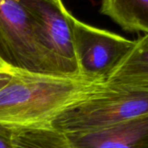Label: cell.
<instances>
[{"label": "cell", "instance_id": "cell-1", "mask_svg": "<svg viewBox=\"0 0 148 148\" xmlns=\"http://www.w3.org/2000/svg\"><path fill=\"white\" fill-rule=\"evenodd\" d=\"M101 82L10 69L0 88V124L13 128L51 127L65 110L92 94Z\"/></svg>", "mask_w": 148, "mask_h": 148}, {"label": "cell", "instance_id": "cell-2", "mask_svg": "<svg viewBox=\"0 0 148 148\" xmlns=\"http://www.w3.org/2000/svg\"><path fill=\"white\" fill-rule=\"evenodd\" d=\"M148 114V88L105 82L69 108L51 127L64 134H85Z\"/></svg>", "mask_w": 148, "mask_h": 148}, {"label": "cell", "instance_id": "cell-3", "mask_svg": "<svg viewBox=\"0 0 148 148\" xmlns=\"http://www.w3.org/2000/svg\"><path fill=\"white\" fill-rule=\"evenodd\" d=\"M0 60L10 69L60 75L39 45L20 0H0Z\"/></svg>", "mask_w": 148, "mask_h": 148}, {"label": "cell", "instance_id": "cell-4", "mask_svg": "<svg viewBox=\"0 0 148 148\" xmlns=\"http://www.w3.org/2000/svg\"><path fill=\"white\" fill-rule=\"evenodd\" d=\"M29 13L36 38L60 75H81L75 53L72 14L62 0H20Z\"/></svg>", "mask_w": 148, "mask_h": 148}, {"label": "cell", "instance_id": "cell-5", "mask_svg": "<svg viewBox=\"0 0 148 148\" xmlns=\"http://www.w3.org/2000/svg\"><path fill=\"white\" fill-rule=\"evenodd\" d=\"M75 53L80 74L105 82L134 44V41L71 18Z\"/></svg>", "mask_w": 148, "mask_h": 148}, {"label": "cell", "instance_id": "cell-6", "mask_svg": "<svg viewBox=\"0 0 148 148\" xmlns=\"http://www.w3.org/2000/svg\"><path fill=\"white\" fill-rule=\"evenodd\" d=\"M66 136L72 148H148V114L105 129Z\"/></svg>", "mask_w": 148, "mask_h": 148}, {"label": "cell", "instance_id": "cell-7", "mask_svg": "<svg viewBox=\"0 0 148 148\" xmlns=\"http://www.w3.org/2000/svg\"><path fill=\"white\" fill-rule=\"evenodd\" d=\"M107 82L148 88V34L134 41Z\"/></svg>", "mask_w": 148, "mask_h": 148}, {"label": "cell", "instance_id": "cell-8", "mask_svg": "<svg viewBox=\"0 0 148 148\" xmlns=\"http://www.w3.org/2000/svg\"><path fill=\"white\" fill-rule=\"evenodd\" d=\"M101 13L125 31L148 34V0H101Z\"/></svg>", "mask_w": 148, "mask_h": 148}, {"label": "cell", "instance_id": "cell-9", "mask_svg": "<svg viewBox=\"0 0 148 148\" xmlns=\"http://www.w3.org/2000/svg\"><path fill=\"white\" fill-rule=\"evenodd\" d=\"M15 148H72L68 137L52 127L14 128Z\"/></svg>", "mask_w": 148, "mask_h": 148}, {"label": "cell", "instance_id": "cell-10", "mask_svg": "<svg viewBox=\"0 0 148 148\" xmlns=\"http://www.w3.org/2000/svg\"><path fill=\"white\" fill-rule=\"evenodd\" d=\"M14 128L0 124V148H15L12 136Z\"/></svg>", "mask_w": 148, "mask_h": 148}, {"label": "cell", "instance_id": "cell-11", "mask_svg": "<svg viewBox=\"0 0 148 148\" xmlns=\"http://www.w3.org/2000/svg\"><path fill=\"white\" fill-rule=\"evenodd\" d=\"M9 69H10V68H9L4 62H3L0 60V73L5 72V71H7V70H9Z\"/></svg>", "mask_w": 148, "mask_h": 148}]
</instances>
